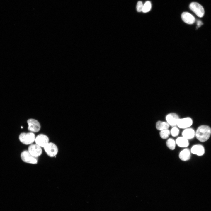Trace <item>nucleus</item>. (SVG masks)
I'll return each instance as SVG.
<instances>
[{
  "mask_svg": "<svg viewBox=\"0 0 211 211\" xmlns=\"http://www.w3.org/2000/svg\"><path fill=\"white\" fill-rule=\"evenodd\" d=\"M170 126L166 121L159 120L156 124V129L160 131L163 130L168 129Z\"/></svg>",
  "mask_w": 211,
  "mask_h": 211,
  "instance_id": "obj_16",
  "label": "nucleus"
},
{
  "mask_svg": "<svg viewBox=\"0 0 211 211\" xmlns=\"http://www.w3.org/2000/svg\"><path fill=\"white\" fill-rule=\"evenodd\" d=\"M175 141L176 145L180 147H186L189 144L188 140L183 136L178 137Z\"/></svg>",
  "mask_w": 211,
  "mask_h": 211,
  "instance_id": "obj_15",
  "label": "nucleus"
},
{
  "mask_svg": "<svg viewBox=\"0 0 211 211\" xmlns=\"http://www.w3.org/2000/svg\"><path fill=\"white\" fill-rule=\"evenodd\" d=\"M43 148L47 154L50 157L55 156L58 152L57 146L52 142H49Z\"/></svg>",
  "mask_w": 211,
  "mask_h": 211,
  "instance_id": "obj_5",
  "label": "nucleus"
},
{
  "mask_svg": "<svg viewBox=\"0 0 211 211\" xmlns=\"http://www.w3.org/2000/svg\"><path fill=\"white\" fill-rule=\"evenodd\" d=\"M21 157L22 161L25 163L36 164L38 162V158L32 155L28 151H24L21 154Z\"/></svg>",
  "mask_w": 211,
  "mask_h": 211,
  "instance_id": "obj_3",
  "label": "nucleus"
},
{
  "mask_svg": "<svg viewBox=\"0 0 211 211\" xmlns=\"http://www.w3.org/2000/svg\"><path fill=\"white\" fill-rule=\"evenodd\" d=\"M211 135V128L206 125H202L199 126L195 132V136L197 139L202 142L207 141Z\"/></svg>",
  "mask_w": 211,
  "mask_h": 211,
  "instance_id": "obj_1",
  "label": "nucleus"
},
{
  "mask_svg": "<svg viewBox=\"0 0 211 211\" xmlns=\"http://www.w3.org/2000/svg\"><path fill=\"white\" fill-rule=\"evenodd\" d=\"M191 152L193 154L199 156L203 155L205 153V149L202 145L199 144L195 145L191 147Z\"/></svg>",
  "mask_w": 211,
  "mask_h": 211,
  "instance_id": "obj_12",
  "label": "nucleus"
},
{
  "mask_svg": "<svg viewBox=\"0 0 211 211\" xmlns=\"http://www.w3.org/2000/svg\"><path fill=\"white\" fill-rule=\"evenodd\" d=\"M182 19L185 23L189 24H193L195 21V18L190 13L188 12H183L181 15Z\"/></svg>",
  "mask_w": 211,
  "mask_h": 211,
  "instance_id": "obj_11",
  "label": "nucleus"
},
{
  "mask_svg": "<svg viewBox=\"0 0 211 211\" xmlns=\"http://www.w3.org/2000/svg\"><path fill=\"white\" fill-rule=\"evenodd\" d=\"M28 124V130L32 132H37L40 129V124L36 120L30 119L27 120Z\"/></svg>",
  "mask_w": 211,
  "mask_h": 211,
  "instance_id": "obj_8",
  "label": "nucleus"
},
{
  "mask_svg": "<svg viewBox=\"0 0 211 211\" xmlns=\"http://www.w3.org/2000/svg\"><path fill=\"white\" fill-rule=\"evenodd\" d=\"M35 141L36 144L44 147L49 142V139L46 135L40 134L35 137Z\"/></svg>",
  "mask_w": 211,
  "mask_h": 211,
  "instance_id": "obj_10",
  "label": "nucleus"
},
{
  "mask_svg": "<svg viewBox=\"0 0 211 211\" xmlns=\"http://www.w3.org/2000/svg\"><path fill=\"white\" fill-rule=\"evenodd\" d=\"M151 4L149 1H146L143 5L142 11L144 13L149 11L151 8Z\"/></svg>",
  "mask_w": 211,
  "mask_h": 211,
  "instance_id": "obj_19",
  "label": "nucleus"
},
{
  "mask_svg": "<svg viewBox=\"0 0 211 211\" xmlns=\"http://www.w3.org/2000/svg\"><path fill=\"white\" fill-rule=\"evenodd\" d=\"M170 134V130L169 129H166L160 131L159 135L162 139H167Z\"/></svg>",
  "mask_w": 211,
  "mask_h": 211,
  "instance_id": "obj_18",
  "label": "nucleus"
},
{
  "mask_svg": "<svg viewBox=\"0 0 211 211\" xmlns=\"http://www.w3.org/2000/svg\"><path fill=\"white\" fill-rule=\"evenodd\" d=\"M167 147L171 150H174L176 145V141L172 138L168 139L166 142Z\"/></svg>",
  "mask_w": 211,
  "mask_h": 211,
  "instance_id": "obj_17",
  "label": "nucleus"
},
{
  "mask_svg": "<svg viewBox=\"0 0 211 211\" xmlns=\"http://www.w3.org/2000/svg\"><path fill=\"white\" fill-rule=\"evenodd\" d=\"M182 135L188 140L191 139L195 136V132L193 129L189 127L183 130L182 132Z\"/></svg>",
  "mask_w": 211,
  "mask_h": 211,
  "instance_id": "obj_13",
  "label": "nucleus"
},
{
  "mask_svg": "<svg viewBox=\"0 0 211 211\" xmlns=\"http://www.w3.org/2000/svg\"><path fill=\"white\" fill-rule=\"evenodd\" d=\"M40 147L37 144H31L28 147V152L33 156L38 158L40 156L42 153Z\"/></svg>",
  "mask_w": 211,
  "mask_h": 211,
  "instance_id": "obj_9",
  "label": "nucleus"
},
{
  "mask_svg": "<svg viewBox=\"0 0 211 211\" xmlns=\"http://www.w3.org/2000/svg\"><path fill=\"white\" fill-rule=\"evenodd\" d=\"M193 124L192 119L190 117H187L179 119L176 126L180 129H185L190 127Z\"/></svg>",
  "mask_w": 211,
  "mask_h": 211,
  "instance_id": "obj_6",
  "label": "nucleus"
},
{
  "mask_svg": "<svg viewBox=\"0 0 211 211\" xmlns=\"http://www.w3.org/2000/svg\"><path fill=\"white\" fill-rule=\"evenodd\" d=\"M190 151L188 148H185L179 153L178 156L180 159L183 161H186L189 159L190 157Z\"/></svg>",
  "mask_w": 211,
  "mask_h": 211,
  "instance_id": "obj_14",
  "label": "nucleus"
},
{
  "mask_svg": "<svg viewBox=\"0 0 211 211\" xmlns=\"http://www.w3.org/2000/svg\"><path fill=\"white\" fill-rule=\"evenodd\" d=\"M20 142L25 145L31 144L35 141V137L32 132L22 133L19 137Z\"/></svg>",
  "mask_w": 211,
  "mask_h": 211,
  "instance_id": "obj_2",
  "label": "nucleus"
},
{
  "mask_svg": "<svg viewBox=\"0 0 211 211\" xmlns=\"http://www.w3.org/2000/svg\"><path fill=\"white\" fill-rule=\"evenodd\" d=\"M179 118L178 115L174 113H169L167 114L165 117L166 121L170 126L172 127L176 126Z\"/></svg>",
  "mask_w": 211,
  "mask_h": 211,
  "instance_id": "obj_7",
  "label": "nucleus"
},
{
  "mask_svg": "<svg viewBox=\"0 0 211 211\" xmlns=\"http://www.w3.org/2000/svg\"><path fill=\"white\" fill-rule=\"evenodd\" d=\"M197 28H198L200 27L202 25H203V23L200 20H198L197 21Z\"/></svg>",
  "mask_w": 211,
  "mask_h": 211,
  "instance_id": "obj_22",
  "label": "nucleus"
},
{
  "mask_svg": "<svg viewBox=\"0 0 211 211\" xmlns=\"http://www.w3.org/2000/svg\"><path fill=\"white\" fill-rule=\"evenodd\" d=\"M189 8L198 17H203L205 13L204 9L203 6L196 2H192L189 5Z\"/></svg>",
  "mask_w": 211,
  "mask_h": 211,
  "instance_id": "obj_4",
  "label": "nucleus"
},
{
  "mask_svg": "<svg viewBox=\"0 0 211 211\" xmlns=\"http://www.w3.org/2000/svg\"><path fill=\"white\" fill-rule=\"evenodd\" d=\"M143 5L141 1L138 2L136 6V9L138 12H140L142 11Z\"/></svg>",
  "mask_w": 211,
  "mask_h": 211,
  "instance_id": "obj_21",
  "label": "nucleus"
},
{
  "mask_svg": "<svg viewBox=\"0 0 211 211\" xmlns=\"http://www.w3.org/2000/svg\"><path fill=\"white\" fill-rule=\"evenodd\" d=\"M177 126L173 127L170 130V134L173 137L177 136L179 134V130Z\"/></svg>",
  "mask_w": 211,
  "mask_h": 211,
  "instance_id": "obj_20",
  "label": "nucleus"
}]
</instances>
